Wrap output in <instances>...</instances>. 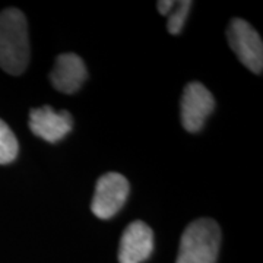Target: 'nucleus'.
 Here are the masks:
<instances>
[{
    "label": "nucleus",
    "instance_id": "5",
    "mask_svg": "<svg viewBox=\"0 0 263 263\" xmlns=\"http://www.w3.org/2000/svg\"><path fill=\"white\" fill-rule=\"evenodd\" d=\"M181 123L190 133L200 132L206 119L214 111L215 100L205 85L190 82L184 86L181 97Z\"/></svg>",
    "mask_w": 263,
    "mask_h": 263
},
{
    "label": "nucleus",
    "instance_id": "1",
    "mask_svg": "<svg viewBox=\"0 0 263 263\" xmlns=\"http://www.w3.org/2000/svg\"><path fill=\"white\" fill-rule=\"evenodd\" d=\"M29 48L28 24L19 9L8 8L0 12V67L18 76L28 67Z\"/></svg>",
    "mask_w": 263,
    "mask_h": 263
},
{
    "label": "nucleus",
    "instance_id": "2",
    "mask_svg": "<svg viewBox=\"0 0 263 263\" xmlns=\"http://www.w3.org/2000/svg\"><path fill=\"white\" fill-rule=\"evenodd\" d=\"M221 238V228L214 219L199 218L181 235L176 263H216Z\"/></svg>",
    "mask_w": 263,
    "mask_h": 263
},
{
    "label": "nucleus",
    "instance_id": "7",
    "mask_svg": "<svg viewBox=\"0 0 263 263\" xmlns=\"http://www.w3.org/2000/svg\"><path fill=\"white\" fill-rule=\"evenodd\" d=\"M154 250L152 228L143 221H135L126 227L119 246V262H145Z\"/></svg>",
    "mask_w": 263,
    "mask_h": 263
},
{
    "label": "nucleus",
    "instance_id": "11",
    "mask_svg": "<svg viewBox=\"0 0 263 263\" xmlns=\"http://www.w3.org/2000/svg\"><path fill=\"white\" fill-rule=\"evenodd\" d=\"M157 5H158V12H160L161 15H170V12L174 8L176 2H173V0H161Z\"/></svg>",
    "mask_w": 263,
    "mask_h": 263
},
{
    "label": "nucleus",
    "instance_id": "3",
    "mask_svg": "<svg viewBox=\"0 0 263 263\" xmlns=\"http://www.w3.org/2000/svg\"><path fill=\"white\" fill-rule=\"evenodd\" d=\"M227 38L238 60L256 75L263 70V43L259 32L245 19L234 18L227 29Z\"/></svg>",
    "mask_w": 263,
    "mask_h": 263
},
{
    "label": "nucleus",
    "instance_id": "9",
    "mask_svg": "<svg viewBox=\"0 0 263 263\" xmlns=\"http://www.w3.org/2000/svg\"><path fill=\"white\" fill-rule=\"evenodd\" d=\"M19 143L10 127L0 119V164H9L18 157Z\"/></svg>",
    "mask_w": 263,
    "mask_h": 263
},
{
    "label": "nucleus",
    "instance_id": "6",
    "mask_svg": "<svg viewBox=\"0 0 263 263\" xmlns=\"http://www.w3.org/2000/svg\"><path fill=\"white\" fill-rule=\"evenodd\" d=\"M73 127L72 116L66 110L56 111L53 107L44 105L32 108L29 113V129L48 143H57L66 138Z\"/></svg>",
    "mask_w": 263,
    "mask_h": 263
},
{
    "label": "nucleus",
    "instance_id": "4",
    "mask_svg": "<svg viewBox=\"0 0 263 263\" xmlns=\"http://www.w3.org/2000/svg\"><path fill=\"white\" fill-rule=\"evenodd\" d=\"M130 186L127 179L119 173H107L97 181L91 211L100 219L113 218L126 203Z\"/></svg>",
    "mask_w": 263,
    "mask_h": 263
},
{
    "label": "nucleus",
    "instance_id": "8",
    "mask_svg": "<svg viewBox=\"0 0 263 263\" xmlns=\"http://www.w3.org/2000/svg\"><path fill=\"white\" fill-rule=\"evenodd\" d=\"M88 78L84 60L75 53H63L56 57L50 72V82L59 92L75 94Z\"/></svg>",
    "mask_w": 263,
    "mask_h": 263
},
{
    "label": "nucleus",
    "instance_id": "10",
    "mask_svg": "<svg viewBox=\"0 0 263 263\" xmlns=\"http://www.w3.org/2000/svg\"><path fill=\"white\" fill-rule=\"evenodd\" d=\"M192 8V2L190 0H181L176 2L173 10L170 12L168 22H167V29L170 34L177 35L181 32V29L184 27V22L189 16V12Z\"/></svg>",
    "mask_w": 263,
    "mask_h": 263
}]
</instances>
